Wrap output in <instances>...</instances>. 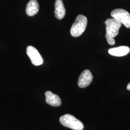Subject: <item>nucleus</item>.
Listing matches in <instances>:
<instances>
[{
    "label": "nucleus",
    "mask_w": 130,
    "mask_h": 130,
    "mask_svg": "<svg viewBox=\"0 0 130 130\" xmlns=\"http://www.w3.org/2000/svg\"><path fill=\"white\" fill-rule=\"evenodd\" d=\"M106 28V34L105 38L107 43L110 45L115 43L114 38L119 34V30L121 26V23L115 19H108L105 22Z\"/></svg>",
    "instance_id": "nucleus-1"
},
{
    "label": "nucleus",
    "mask_w": 130,
    "mask_h": 130,
    "mask_svg": "<svg viewBox=\"0 0 130 130\" xmlns=\"http://www.w3.org/2000/svg\"><path fill=\"white\" fill-rule=\"evenodd\" d=\"M87 25V19L83 14L78 15L70 29V34L74 37L80 36L85 31Z\"/></svg>",
    "instance_id": "nucleus-2"
},
{
    "label": "nucleus",
    "mask_w": 130,
    "mask_h": 130,
    "mask_svg": "<svg viewBox=\"0 0 130 130\" xmlns=\"http://www.w3.org/2000/svg\"><path fill=\"white\" fill-rule=\"evenodd\" d=\"M59 121L62 125L72 130H83L84 129L83 123L69 114L61 117Z\"/></svg>",
    "instance_id": "nucleus-3"
},
{
    "label": "nucleus",
    "mask_w": 130,
    "mask_h": 130,
    "mask_svg": "<svg viewBox=\"0 0 130 130\" xmlns=\"http://www.w3.org/2000/svg\"><path fill=\"white\" fill-rule=\"evenodd\" d=\"M111 16L124 25L126 28H130V14L125 10H114L111 12Z\"/></svg>",
    "instance_id": "nucleus-4"
},
{
    "label": "nucleus",
    "mask_w": 130,
    "mask_h": 130,
    "mask_svg": "<svg viewBox=\"0 0 130 130\" xmlns=\"http://www.w3.org/2000/svg\"><path fill=\"white\" fill-rule=\"evenodd\" d=\"M27 54L33 65L40 66L43 64V58L35 47L32 46H28L27 48Z\"/></svg>",
    "instance_id": "nucleus-5"
},
{
    "label": "nucleus",
    "mask_w": 130,
    "mask_h": 130,
    "mask_svg": "<svg viewBox=\"0 0 130 130\" xmlns=\"http://www.w3.org/2000/svg\"><path fill=\"white\" fill-rule=\"evenodd\" d=\"M93 79V75L91 71L89 70H84L79 77L78 83V86L82 88H86L92 83Z\"/></svg>",
    "instance_id": "nucleus-6"
},
{
    "label": "nucleus",
    "mask_w": 130,
    "mask_h": 130,
    "mask_svg": "<svg viewBox=\"0 0 130 130\" xmlns=\"http://www.w3.org/2000/svg\"><path fill=\"white\" fill-rule=\"evenodd\" d=\"M46 102L53 107H59L61 105V100L58 95L51 91H46L45 93Z\"/></svg>",
    "instance_id": "nucleus-7"
},
{
    "label": "nucleus",
    "mask_w": 130,
    "mask_h": 130,
    "mask_svg": "<svg viewBox=\"0 0 130 130\" xmlns=\"http://www.w3.org/2000/svg\"><path fill=\"white\" fill-rule=\"evenodd\" d=\"M130 52V48L126 46L114 47L110 48L108 52L112 56H123L128 55Z\"/></svg>",
    "instance_id": "nucleus-8"
},
{
    "label": "nucleus",
    "mask_w": 130,
    "mask_h": 130,
    "mask_svg": "<svg viewBox=\"0 0 130 130\" xmlns=\"http://www.w3.org/2000/svg\"><path fill=\"white\" fill-rule=\"evenodd\" d=\"M55 17L58 19H62L66 14V9L62 0H56L55 3Z\"/></svg>",
    "instance_id": "nucleus-9"
},
{
    "label": "nucleus",
    "mask_w": 130,
    "mask_h": 130,
    "mask_svg": "<svg viewBox=\"0 0 130 130\" xmlns=\"http://www.w3.org/2000/svg\"><path fill=\"white\" fill-rule=\"evenodd\" d=\"M39 5L36 0H30L27 5L26 12L28 16L32 17L38 13Z\"/></svg>",
    "instance_id": "nucleus-10"
},
{
    "label": "nucleus",
    "mask_w": 130,
    "mask_h": 130,
    "mask_svg": "<svg viewBox=\"0 0 130 130\" xmlns=\"http://www.w3.org/2000/svg\"><path fill=\"white\" fill-rule=\"evenodd\" d=\"M127 89L129 91H130V83L129 84H128L127 85Z\"/></svg>",
    "instance_id": "nucleus-11"
}]
</instances>
